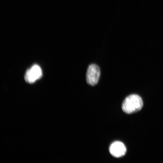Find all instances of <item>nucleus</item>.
Here are the masks:
<instances>
[{"mask_svg":"<svg viewBox=\"0 0 163 163\" xmlns=\"http://www.w3.org/2000/svg\"><path fill=\"white\" fill-rule=\"evenodd\" d=\"M101 72L99 67L95 64L90 65L87 70L86 80L87 83L94 86L98 82L100 76Z\"/></svg>","mask_w":163,"mask_h":163,"instance_id":"nucleus-2","label":"nucleus"},{"mask_svg":"<svg viewBox=\"0 0 163 163\" xmlns=\"http://www.w3.org/2000/svg\"><path fill=\"white\" fill-rule=\"evenodd\" d=\"M42 75L41 68L38 65L35 64L27 70L25 75L24 79L27 82L32 83L40 78Z\"/></svg>","mask_w":163,"mask_h":163,"instance_id":"nucleus-3","label":"nucleus"},{"mask_svg":"<svg viewBox=\"0 0 163 163\" xmlns=\"http://www.w3.org/2000/svg\"><path fill=\"white\" fill-rule=\"evenodd\" d=\"M110 152L113 156L119 158L125 154L126 148L124 145L120 141H116L113 143L109 148Z\"/></svg>","mask_w":163,"mask_h":163,"instance_id":"nucleus-4","label":"nucleus"},{"mask_svg":"<svg viewBox=\"0 0 163 163\" xmlns=\"http://www.w3.org/2000/svg\"><path fill=\"white\" fill-rule=\"evenodd\" d=\"M143 106L141 98L138 95L132 94L126 98L122 105L123 111L127 114H131L140 110Z\"/></svg>","mask_w":163,"mask_h":163,"instance_id":"nucleus-1","label":"nucleus"}]
</instances>
